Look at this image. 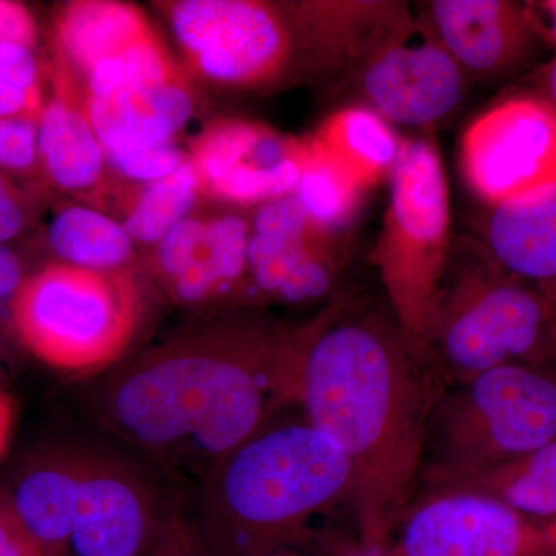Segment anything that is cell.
Wrapping results in <instances>:
<instances>
[{
    "label": "cell",
    "instance_id": "1",
    "mask_svg": "<svg viewBox=\"0 0 556 556\" xmlns=\"http://www.w3.org/2000/svg\"><path fill=\"white\" fill-rule=\"evenodd\" d=\"M305 328L252 309L203 318L110 369L86 396L97 430L190 492L299 405Z\"/></svg>",
    "mask_w": 556,
    "mask_h": 556
},
{
    "label": "cell",
    "instance_id": "2",
    "mask_svg": "<svg viewBox=\"0 0 556 556\" xmlns=\"http://www.w3.org/2000/svg\"><path fill=\"white\" fill-rule=\"evenodd\" d=\"M437 372L391 305L338 302L305 327L299 407L350 457L367 538L383 540L420 478Z\"/></svg>",
    "mask_w": 556,
    "mask_h": 556
},
{
    "label": "cell",
    "instance_id": "3",
    "mask_svg": "<svg viewBox=\"0 0 556 556\" xmlns=\"http://www.w3.org/2000/svg\"><path fill=\"white\" fill-rule=\"evenodd\" d=\"M0 496L42 556H166L190 540L188 492L100 430L33 448Z\"/></svg>",
    "mask_w": 556,
    "mask_h": 556
},
{
    "label": "cell",
    "instance_id": "4",
    "mask_svg": "<svg viewBox=\"0 0 556 556\" xmlns=\"http://www.w3.org/2000/svg\"><path fill=\"white\" fill-rule=\"evenodd\" d=\"M353 492L350 457L295 405L190 490L186 519L204 556H263L281 551L311 518Z\"/></svg>",
    "mask_w": 556,
    "mask_h": 556
},
{
    "label": "cell",
    "instance_id": "5",
    "mask_svg": "<svg viewBox=\"0 0 556 556\" xmlns=\"http://www.w3.org/2000/svg\"><path fill=\"white\" fill-rule=\"evenodd\" d=\"M161 9L197 75L247 91L280 86L302 68L346 79L386 17L383 2L178 0Z\"/></svg>",
    "mask_w": 556,
    "mask_h": 556
},
{
    "label": "cell",
    "instance_id": "6",
    "mask_svg": "<svg viewBox=\"0 0 556 556\" xmlns=\"http://www.w3.org/2000/svg\"><path fill=\"white\" fill-rule=\"evenodd\" d=\"M420 340L456 383L503 365L556 362L546 298L504 273L477 240L453 239Z\"/></svg>",
    "mask_w": 556,
    "mask_h": 556
},
{
    "label": "cell",
    "instance_id": "7",
    "mask_svg": "<svg viewBox=\"0 0 556 556\" xmlns=\"http://www.w3.org/2000/svg\"><path fill=\"white\" fill-rule=\"evenodd\" d=\"M554 441L556 371L503 365L441 391L428 417L422 467L437 485L506 466Z\"/></svg>",
    "mask_w": 556,
    "mask_h": 556
},
{
    "label": "cell",
    "instance_id": "8",
    "mask_svg": "<svg viewBox=\"0 0 556 556\" xmlns=\"http://www.w3.org/2000/svg\"><path fill=\"white\" fill-rule=\"evenodd\" d=\"M141 311L134 269H80L51 262L28 274L11 303L21 342L50 367L93 371L116 364Z\"/></svg>",
    "mask_w": 556,
    "mask_h": 556
},
{
    "label": "cell",
    "instance_id": "9",
    "mask_svg": "<svg viewBox=\"0 0 556 556\" xmlns=\"http://www.w3.org/2000/svg\"><path fill=\"white\" fill-rule=\"evenodd\" d=\"M452 241L448 182L441 153L431 139H407L390 177L375 260L391 308L416 338H422Z\"/></svg>",
    "mask_w": 556,
    "mask_h": 556
},
{
    "label": "cell",
    "instance_id": "10",
    "mask_svg": "<svg viewBox=\"0 0 556 556\" xmlns=\"http://www.w3.org/2000/svg\"><path fill=\"white\" fill-rule=\"evenodd\" d=\"M346 80L362 105L391 126L428 127L463 104L467 76L420 16L399 11L369 42Z\"/></svg>",
    "mask_w": 556,
    "mask_h": 556
},
{
    "label": "cell",
    "instance_id": "11",
    "mask_svg": "<svg viewBox=\"0 0 556 556\" xmlns=\"http://www.w3.org/2000/svg\"><path fill=\"white\" fill-rule=\"evenodd\" d=\"M459 163L486 207L555 182L554 110L530 93L493 105L463 135Z\"/></svg>",
    "mask_w": 556,
    "mask_h": 556
},
{
    "label": "cell",
    "instance_id": "12",
    "mask_svg": "<svg viewBox=\"0 0 556 556\" xmlns=\"http://www.w3.org/2000/svg\"><path fill=\"white\" fill-rule=\"evenodd\" d=\"M394 556H556V522L522 517L495 497L434 489L405 517Z\"/></svg>",
    "mask_w": 556,
    "mask_h": 556
},
{
    "label": "cell",
    "instance_id": "13",
    "mask_svg": "<svg viewBox=\"0 0 556 556\" xmlns=\"http://www.w3.org/2000/svg\"><path fill=\"white\" fill-rule=\"evenodd\" d=\"M334 241L314 229L292 195L255 207L248 244V294L285 305L327 299L340 274Z\"/></svg>",
    "mask_w": 556,
    "mask_h": 556
},
{
    "label": "cell",
    "instance_id": "14",
    "mask_svg": "<svg viewBox=\"0 0 556 556\" xmlns=\"http://www.w3.org/2000/svg\"><path fill=\"white\" fill-rule=\"evenodd\" d=\"M306 142L243 119L212 124L189 159L201 192L230 206L258 207L298 188Z\"/></svg>",
    "mask_w": 556,
    "mask_h": 556
},
{
    "label": "cell",
    "instance_id": "15",
    "mask_svg": "<svg viewBox=\"0 0 556 556\" xmlns=\"http://www.w3.org/2000/svg\"><path fill=\"white\" fill-rule=\"evenodd\" d=\"M419 16L467 78H510L532 64L544 43L530 3L433 0L422 3Z\"/></svg>",
    "mask_w": 556,
    "mask_h": 556
},
{
    "label": "cell",
    "instance_id": "16",
    "mask_svg": "<svg viewBox=\"0 0 556 556\" xmlns=\"http://www.w3.org/2000/svg\"><path fill=\"white\" fill-rule=\"evenodd\" d=\"M38 167L40 182L76 197L98 195L109 172L84 101L61 70L38 118Z\"/></svg>",
    "mask_w": 556,
    "mask_h": 556
},
{
    "label": "cell",
    "instance_id": "17",
    "mask_svg": "<svg viewBox=\"0 0 556 556\" xmlns=\"http://www.w3.org/2000/svg\"><path fill=\"white\" fill-rule=\"evenodd\" d=\"M482 247L508 276L536 289L556 283V181L490 206Z\"/></svg>",
    "mask_w": 556,
    "mask_h": 556
},
{
    "label": "cell",
    "instance_id": "18",
    "mask_svg": "<svg viewBox=\"0 0 556 556\" xmlns=\"http://www.w3.org/2000/svg\"><path fill=\"white\" fill-rule=\"evenodd\" d=\"M84 109L105 155L172 144L195 115L197 101L185 75L105 100L84 98Z\"/></svg>",
    "mask_w": 556,
    "mask_h": 556
},
{
    "label": "cell",
    "instance_id": "19",
    "mask_svg": "<svg viewBox=\"0 0 556 556\" xmlns=\"http://www.w3.org/2000/svg\"><path fill=\"white\" fill-rule=\"evenodd\" d=\"M53 27L62 61L84 76L153 35L138 7L113 0L65 3L58 9Z\"/></svg>",
    "mask_w": 556,
    "mask_h": 556
},
{
    "label": "cell",
    "instance_id": "20",
    "mask_svg": "<svg viewBox=\"0 0 556 556\" xmlns=\"http://www.w3.org/2000/svg\"><path fill=\"white\" fill-rule=\"evenodd\" d=\"M311 141L367 192L390 181L404 144L388 121L362 104L338 110Z\"/></svg>",
    "mask_w": 556,
    "mask_h": 556
},
{
    "label": "cell",
    "instance_id": "21",
    "mask_svg": "<svg viewBox=\"0 0 556 556\" xmlns=\"http://www.w3.org/2000/svg\"><path fill=\"white\" fill-rule=\"evenodd\" d=\"M46 241L54 262L80 269H131L137 257V243L121 219L83 204L58 208L47 225Z\"/></svg>",
    "mask_w": 556,
    "mask_h": 556
},
{
    "label": "cell",
    "instance_id": "22",
    "mask_svg": "<svg viewBox=\"0 0 556 556\" xmlns=\"http://www.w3.org/2000/svg\"><path fill=\"white\" fill-rule=\"evenodd\" d=\"M434 489L475 490L522 517L556 522V441L506 466L431 485Z\"/></svg>",
    "mask_w": 556,
    "mask_h": 556
},
{
    "label": "cell",
    "instance_id": "23",
    "mask_svg": "<svg viewBox=\"0 0 556 556\" xmlns=\"http://www.w3.org/2000/svg\"><path fill=\"white\" fill-rule=\"evenodd\" d=\"M365 193L367 190L334 160L311 139L306 141L302 172L292 197L317 232L331 240L346 233L357 217Z\"/></svg>",
    "mask_w": 556,
    "mask_h": 556
},
{
    "label": "cell",
    "instance_id": "24",
    "mask_svg": "<svg viewBox=\"0 0 556 556\" xmlns=\"http://www.w3.org/2000/svg\"><path fill=\"white\" fill-rule=\"evenodd\" d=\"M199 174L190 159L170 177L135 186L124 204V228L137 244L156 247L175 226L192 215L201 195Z\"/></svg>",
    "mask_w": 556,
    "mask_h": 556
},
{
    "label": "cell",
    "instance_id": "25",
    "mask_svg": "<svg viewBox=\"0 0 556 556\" xmlns=\"http://www.w3.org/2000/svg\"><path fill=\"white\" fill-rule=\"evenodd\" d=\"M181 72L175 67L166 47L159 36L139 40L118 56L98 64L84 78L87 83L86 98L105 100L126 91H139L177 78Z\"/></svg>",
    "mask_w": 556,
    "mask_h": 556
},
{
    "label": "cell",
    "instance_id": "26",
    "mask_svg": "<svg viewBox=\"0 0 556 556\" xmlns=\"http://www.w3.org/2000/svg\"><path fill=\"white\" fill-rule=\"evenodd\" d=\"M46 101L35 49L0 43V118H39Z\"/></svg>",
    "mask_w": 556,
    "mask_h": 556
},
{
    "label": "cell",
    "instance_id": "27",
    "mask_svg": "<svg viewBox=\"0 0 556 556\" xmlns=\"http://www.w3.org/2000/svg\"><path fill=\"white\" fill-rule=\"evenodd\" d=\"M105 160L109 170L116 177L135 186H144L170 177L189 160V155L177 142H172L108 153Z\"/></svg>",
    "mask_w": 556,
    "mask_h": 556
},
{
    "label": "cell",
    "instance_id": "28",
    "mask_svg": "<svg viewBox=\"0 0 556 556\" xmlns=\"http://www.w3.org/2000/svg\"><path fill=\"white\" fill-rule=\"evenodd\" d=\"M204 223L206 218L190 215L153 247L152 269L164 291L192 268L199 257L204 239Z\"/></svg>",
    "mask_w": 556,
    "mask_h": 556
},
{
    "label": "cell",
    "instance_id": "29",
    "mask_svg": "<svg viewBox=\"0 0 556 556\" xmlns=\"http://www.w3.org/2000/svg\"><path fill=\"white\" fill-rule=\"evenodd\" d=\"M0 172L39 179L38 118H0Z\"/></svg>",
    "mask_w": 556,
    "mask_h": 556
},
{
    "label": "cell",
    "instance_id": "30",
    "mask_svg": "<svg viewBox=\"0 0 556 556\" xmlns=\"http://www.w3.org/2000/svg\"><path fill=\"white\" fill-rule=\"evenodd\" d=\"M35 219V201L13 177L0 172V244L24 236Z\"/></svg>",
    "mask_w": 556,
    "mask_h": 556
},
{
    "label": "cell",
    "instance_id": "31",
    "mask_svg": "<svg viewBox=\"0 0 556 556\" xmlns=\"http://www.w3.org/2000/svg\"><path fill=\"white\" fill-rule=\"evenodd\" d=\"M0 43H21L30 49L38 43V24L24 3L0 0Z\"/></svg>",
    "mask_w": 556,
    "mask_h": 556
},
{
    "label": "cell",
    "instance_id": "32",
    "mask_svg": "<svg viewBox=\"0 0 556 556\" xmlns=\"http://www.w3.org/2000/svg\"><path fill=\"white\" fill-rule=\"evenodd\" d=\"M27 277L21 255L10 244H0V305L13 303Z\"/></svg>",
    "mask_w": 556,
    "mask_h": 556
},
{
    "label": "cell",
    "instance_id": "33",
    "mask_svg": "<svg viewBox=\"0 0 556 556\" xmlns=\"http://www.w3.org/2000/svg\"><path fill=\"white\" fill-rule=\"evenodd\" d=\"M0 556H42L11 517L0 496Z\"/></svg>",
    "mask_w": 556,
    "mask_h": 556
},
{
    "label": "cell",
    "instance_id": "34",
    "mask_svg": "<svg viewBox=\"0 0 556 556\" xmlns=\"http://www.w3.org/2000/svg\"><path fill=\"white\" fill-rule=\"evenodd\" d=\"M530 94L543 101L556 115V54L533 72Z\"/></svg>",
    "mask_w": 556,
    "mask_h": 556
},
{
    "label": "cell",
    "instance_id": "35",
    "mask_svg": "<svg viewBox=\"0 0 556 556\" xmlns=\"http://www.w3.org/2000/svg\"><path fill=\"white\" fill-rule=\"evenodd\" d=\"M533 17H535L538 31L544 43L556 49V0L530 3Z\"/></svg>",
    "mask_w": 556,
    "mask_h": 556
},
{
    "label": "cell",
    "instance_id": "36",
    "mask_svg": "<svg viewBox=\"0 0 556 556\" xmlns=\"http://www.w3.org/2000/svg\"><path fill=\"white\" fill-rule=\"evenodd\" d=\"M343 556H394L393 551L380 538H367L361 546Z\"/></svg>",
    "mask_w": 556,
    "mask_h": 556
},
{
    "label": "cell",
    "instance_id": "37",
    "mask_svg": "<svg viewBox=\"0 0 556 556\" xmlns=\"http://www.w3.org/2000/svg\"><path fill=\"white\" fill-rule=\"evenodd\" d=\"M11 430V404L9 399L0 393V455L5 452Z\"/></svg>",
    "mask_w": 556,
    "mask_h": 556
},
{
    "label": "cell",
    "instance_id": "38",
    "mask_svg": "<svg viewBox=\"0 0 556 556\" xmlns=\"http://www.w3.org/2000/svg\"><path fill=\"white\" fill-rule=\"evenodd\" d=\"M166 556H204L203 552L200 551V547L197 546L195 541H193V538H190L188 543L185 544V546H181L177 548V551L172 552V554Z\"/></svg>",
    "mask_w": 556,
    "mask_h": 556
},
{
    "label": "cell",
    "instance_id": "39",
    "mask_svg": "<svg viewBox=\"0 0 556 556\" xmlns=\"http://www.w3.org/2000/svg\"><path fill=\"white\" fill-rule=\"evenodd\" d=\"M541 294L546 298L548 306H551L552 313H554V317L556 320V283L552 285V287L540 289Z\"/></svg>",
    "mask_w": 556,
    "mask_h": 556
},
{
    "label": "cell",
    "instance_id": "40",
    "mask_svg": "<svg viewBox=\"0 0 556 556\" xmlns=\"http://www.w3.org/2000/svg\"><path fill=\"white\" fill-rule=\"evenodd\" d=\"M263 556H302V555L289 554V552H285L283 548H281V551L273 552V554L263 555Z\"/></svg>",
    "mask_w": 556,
    "mask_h": 556
}]
</instances>
